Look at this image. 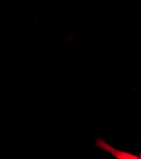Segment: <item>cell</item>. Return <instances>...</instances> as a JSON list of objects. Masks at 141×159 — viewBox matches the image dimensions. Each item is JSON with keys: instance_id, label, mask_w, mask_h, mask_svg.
Returning a JSON list of instances; mask_svg holds the SVG:
<instances>
[{"instance_id": "obj_1", "label": "cell", "mask_w": 141, "mask_h": 159, "mask_svg": "<svg viewBox=\"0 0 141 159\" xmlns=\"http://www.w3.org/2000/svg\"><path fill=\"white\" fill-rule=\"evenodd\" d=\"M96 146L98 148L110 153L117 159H139V157L133 154L120 151L111 147V145H109L108 143H107L102 139H99L97 140Z\"/></svg>"}, {"instance_id": "obj_2", "label": "cell", "mask_w": 141, "mask_h": 159, "mask_svg": "<svg viewBox=\"0 0 141 159\" xmlns=\"http://www.w3.org/2000/svg\"><path fill=\"white\" fill-rule=\"evenodd\" d=\"M140 159H141V153H140Z\"/></svg>"}]
</instances>
